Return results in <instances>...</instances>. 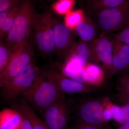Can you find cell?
<instances>
[{
    "instance_id": "cell-1",
    "label": "cell",
    "mask_w": 129,
    "mask_h": 129,
    "mask_svg": "<svg viewBox=\"0 0 129 129\" xmlns=\"http://www.w3.org/2000/svg\"><path fill=\"white\" fill-rule=\"evenodd\" d=\"M63 94L42 70L30 88L21 95L23 99L35 111L41 112Z\"/></svg>"
},
{
    "instance_id": "cell-2",
    "label": "cell",
    "mask_w": 129,
    "mask_h": 129,
    "mask_svg": "<svg viewBox=\"0 0 129 129\" xmlns=\"http://www.w3.org/2000/svg\"><path fill=\"white\" fill-rule=\"evenodd\" d=\"M36 13L32 0L21 1L14 23L5 41V44L12 52L28 40Z\"/></svg>"
},
{
    "instance_id": "cell-3",
    "label": "cell",
    "mask_w": 129,
    "mask_h": 129,
    "mask_svg": "<svg viewBox=\"0 0 129 129\" xmlns=\"http://www.w3.org/2000/svg\"><path fill=\"white\" fill-rule=\"evenodd\" d=\"M53 15L47 10L43 13H36L32 22L34 41L39 51L50 55L55 51L53 26Z\"/></svg>"
},
{
    "instance_id": "cell-4",
    "label": "cell",
    "mask_w": 129,
    "mask_h": 129,
    "mask_svg": "<svg viewBox=\"0 0 129 129\" xmlns=\"http://www.w3.org/2000/svg\"><path fill=\"white\" fill-rule=\"evenodd\" d=\"M100 32L109 34L119 31L129 20V0L115 7L90 14Z\"/></svg>"
},
{
    "instance_id": "cell-5",
    "label": "cell",
    "mask_w": 129,
    "mask_h": 129,
    "mask_svg": "<svg viewBox=\"0 0 129 129\" xmlns=\"http://www.w3.org/2000/svg\"><path fill=\"white\" fill-rule=\"evenodd\" d=\"M41 71L32 60L18 74L2 87L1 95L6 103L11 104L30 88Z\"/></svg>"
},
{
    "instance_id": "cell-6",
    "label": "cell",
    "mask_w": 129,
    "mask_h": 129,
    "mask_svg": "<svg viewBox=\"0 0 129 129\" xmlns=\"http://www.w3.org/2000/svg\"><path fill=\"white\" fill-rule=\"evenodd\" d=\"M34 50L28 40L12 53L8 63L0 73V87L18 74L33 60Z\"/></svg>"
},
{
    "instance_id": "cell-7",
    "label": "cell",
    "mask_w": 129,
    "mask_h": 129,
    "mask_svg": "<svg viewBox=\"0 0 129 129\" xmlns=\"http://www.w3.org/2000/svg\"><path fill=\"white\" fill-rule=\"evenodd\" d=\"M89 44L92 62L101 66L106 74H115L112 62L113 40L108 34L101 32Z\"/></svg>"
},
{
    "instance_id": "cell-8",
    "label": "cell",
    "mask_w": 129,
    "mask_h": 129,
    "mask_svg": "<svg viewBox=\"0 0 129 129\" xmlns=\"http://www.w3.org/2000/svg\"><path fill=\"white\" fill-rule=\"evenodd\" d=\"M42 71L63 94H88L95 91L93 87L65 76L55 68L46 67Z\"/></svg>"
},
{
    "instance_id": "cell-9",
    "label": "cell",
    "mask_w": 129,
    "mask_h": 129,
    "mask_svg": "<svg viewBox=\"0 0 129 129\" xmlns=\"http://www.w3.org/2000/svg\"><path fill=\"white\" fill-rule=\"evenodd\" d=\"M64 94L41 112L49 129H68L67 123L72 108L66 101Z\"/></svg>"
},
{
    "instance_id": "cell-10",
    "label": "cell",
    "mask_w": 129,
    "mask_h": 129,
    "mask_svg": "<svg viewBox=\"0 0 129 129\" xmlns=\"http://www.w3.org/2000/svg\"><path fill=\"white\" fill-rule=\"evenodd\" d=\"M105 98L102 100L89 99L81 102L77 108L79 120L104 129H109L108 122L103 117Z\"/></svg>"
},
{
    "instance_id": "cell-11",
    "label": "cell",
    "mask_w": 129,
    "mask_h": 129,
    "mask_svg": "<svg viewBox=\"0 0 129 129\" xmlns=\"http://www.w3.org/2000/svg\"><path fill=\"white\" fill-rule=\"evenodd\" d=\"M53 26L55 51L58 57L63 60L70 50L76 43L75 40L76 32L54 17Z\"/></svg>"
},
{
    "instance_id": "cell-12",
    "label": "cell",
    "mask_w": 129,
    "mask_h": 129,
    "mask_svg": "<svg viewBox=\"0 0 129 129\" xmlns=\"http://www.w3.org/2000/svg\"><path fill=\"white\" fill-rule=\"evenodd\" d=\"M89 62H92L89 42L81 41L70 50L63 63L68 69L77 70L83 68Z\"/></svg>"
},
{
    "instance_id": "cell-13",
    "label": "cell",
    "mask_w": 129,
    "mask_h": 129,
    "mask_svg": "<svg viewBox=\"0 0 129 129\" xmlns=\"http://www.w3.org/2000/svg\"><path fill=\"white\" fill-rule=\"evenodd\" d=\"M113 68L115 74H129V46L113 40Z\"/></svg>"
},
{
    "instance_id": "cell-14",
    "label": "cell",
    "mask_w": 129,
    "mask_h": 129,
    "mask_svg": "<svg viewBox=\"0 0 129 129\" xmlns=\"http://www.w3.org/2000/svg\"><path fill=\"white\" fill-rule=\"evenodd\" d=\"M85 14L84 18L76 25L75 29L81 41L90 42L98 37L101 32L90 14L87 12Z\"/></svg>"
},
{
    "instance_id": "cell-15",
    "label": "cell",
    "mask_w": 129,
    "mask_h": 129,
    "mask_svg": "<svg viewBox=\"0 0 129 129\" xmlns=\"http://www.w3.org/2000/svg\"><path fill=\"white\" fill-rule=\"evenodd\" d=\"M10 105L19 109L25 114L31 122L32 129H49L44 120L23 99L17 98Z\"/></svg>"
},
{
    "instance_id": "cell-16",
    "label": "cell",
    "mask_w": 129,
    "mask_h": 129,
    "mask_svg": "<svg viewBox=\"0 0 129 129\" xmlns=\"http://www.w3.org/2000/svg\"><path fill=\"white\" fill-rule=\"evenodd\" d=\"M87 75V84L92 87L102 85L106 73L101 66L93 62H89L84 68Z\"/></svg>"
},
{
    "instance_id": "cell-17",
    "label": "cell",
    "mask_w": 129,
    "mask_h": 129,
    "mask_svg": "<svg viewBox=\"0 0 129 129\" xmlns=\"http://www.w3.org/2000/svg\"><path fill=\"white\" fill-rule=\"evenodd\" d=\"M22 117L15 109H6L0 114V129H19Z\"/></svg>"
},
{
    "instance_id": "cell-18",
    "label": "cell",
    "mask_w": 129,
    "mask_h": 129,
    "mask_svg": "<svg viewBox=\"0 0 129 129\" xmlns=\"http://www.w3.org/2000/svg\"><path fill=\"white\" fill-rule=\"evenodd\" d=\"M127 0H84L87 12L91 14L103 10L118 6Z\"/></svg>"
},
{
    "instance_id": "cell-19",
    "label": "cell",
    "mask_w": 129,
    "mask_h": 129,
    "mask_svg": "<svg viewBox=\"0 0 129 129\" xmlns=\"http://www.w3.org/2000/svg\"><path fill=\"white\" fill-rule=\"evenodd\" d=\"M112 119L119 125L129 122V104L119 106L114 104Z\"/></svg>"
},
{
    "instance_id": "cell-20",
    "label": "cell",
    "mask_w": 129,
    "mask_h": 129,
    "mask_svg": "<svg viewBox=\"0 0 129 129\" xmlns=\"http://www.w3.org/2000/svg\"><path fill=\"white\" fill-rule=\"evenodd\" d=\"M19 4L10 9L7 18L2 25H0L1 40L5 36H7L12 27L18 11Z\"/></svg>"
},
{
    "instance_id": "cell-21",
    "label": "cell",
    "mask_w": 129,
    "mask_h": 129,
    "mask_svg": "<svg viewBox=\"0 0 129 129\" xmlns=\"http://www.w3.org/2000/svg\"><path fill=\"white\" fill-rule=\"evenodd\" d=\"M12 52L5 42L1 40L0 43V73H2L10 60Z\"/></svg>"
},
{
    "instance_id": "cell-22",
    "label": "cell",
    "mask_w": 129,
    "mask_h": 129,
    "mask_svg": "<svg viewBox=\"0 0 129 129\" xmlns=\"http://www.w3.org/2000/svg\"><path fill=\"white\" fill-rule=\"evenodd\" d=\"M84 16L83 11L80 10L70 12L65 17L64 23L70 28L75 27L84 18Z\"/></svg>"
},
{
    "instance_id": "cell-23",
    "label": "cell",
    "mask_w": 129,
    "mask_h": 129,
    "mask_svg": "<svg viewBox=\"0 0 129 129\" xmlns=\"http://www.w3.org/2000/svg\"><path fill=\"white\" fill-rule=\"evenodd\" d=\"M117 95H129V74L121 76L117 86Z\"/></svg>"
},
{
    "instance_id": "cell-24",
    "label": "cell",
    "mask_w": 129,
    "mask_h": 129,
    "mask_svg": "<svg viewBox=\"0 0 129 129\" xmlns=\"http://www.w3.org/2000/svg\"><path fill=\"white\" fill-rule=\"evenodd\" d=\"M74 3V0H58L54 6V9L58 14H66L73 7Z\"/></svg>"
},
{
    "instance_id": "cell-25",
    "label": "cell",
    "mask_w": 129,
    "mask_h": 129,
    "mask_svg": "<svg viewBox=\"0 0 129 129\" xmlns=\"http://www.w3.org/2000/svg\"><path fill=\"white\" fill-rule=\"evenodd\" d=\"M114 39L129 46V20L123 27L115 35Z\"/></svg>"
},
{
    "instance_id": "cell-26",
    "label": "cell",
    "mask_w": 129,
    "mask_h": 129,
    "mask_svg": "<svg viewBox=\"0 0 129 129\" xmlns=\"http://www.w3.org/2000/svg\"><path fill=\"white\" fill-rule=\"evenodd\" d=\"M22 0H0V12L10 10L18 5Z\"/></svg>"
},
{
    "instance_id": "cell-27",
    "label": "cell",
    "mask_w": 129,
    "mask_h": 129,
    "mask_svg": "<svg viewBox=\"0 0 129 129\" xmlns=\"http://www.w3.org/2000/svg\"><path fill=\"white\" fill-rule=\"evenodd\" d=\"M11 107L12 109L18 111L22 117V122L19 129H32L31 122L25 114L17 108L13 106H11Z\"/></svg>"
},
{
    "instance_id": "cell-28",
    "label": "cell",
    "mask_w": 129,
    "mask_h": 129,
    "mask_svg": "<svg viewBox=\"0 0 129 129\" xmlns=\"http://www.w3.org/2000/svg\"><path fill=\"white\" fill-rule=\"evenodd\" d=\"M71 129H104L94 125L86 123L78 119Z\"/></svg>"
},
{
    "instance_id": "cell-29",
    "label": "cell",
    "mask_w": 129,
    "mask_h": 129,
    "mask_svg": "<svg viewBox=\"0 0 129 129\" xmlns=\"http://www.w3.org/2000/svg\"><path fill=\"white\" fill-rule=\"evenodd\" d=\"M115 101L122 105L129 104V95L118 96L115 97Z\"/></svg>"
},
{
    "instance_id": "cell-30",
    "label": "cell",
    "mask_w": 129,
    "mask_h": 129,
    "mask_svg": "<svg viewBox=\"0 0 129 129\" xmlns=\"http://www.w3.org/2000/svg\"><path fill=\"white\" fill-rule=\"evenodd\" d=\"M10 10L0 12V25H2L9 14Z\"/></svg>"
},
{
    "instance_id": "cell-31",
    "label": "cell",
    "mask_w": 129,
    "mask_h": 129,
    "mask_svg": "<svg viewBox=\"0 0 129 129\" xmlns=\"http://www.w3.org/2000/svg\"><path fill=\"white\" fill-rule=\"evenodd\" d=\"M117 129H129V122L120 125Z\"/></svg>"
},
{
    "instance_id": "cell-32",
    "label": "cell",
    "mask_w": 129,
    "mask_h": 129,
    "mask_svg": "<svg viewBox=\"0 0 129 129\" xmlns=\"http://www.w3.org/2000/svg\"><path fill=\"white\" fill-rule=\"evenodd\" d=\"M50 1H54V0H50Z\"/></svg>"
}]
</instances>
